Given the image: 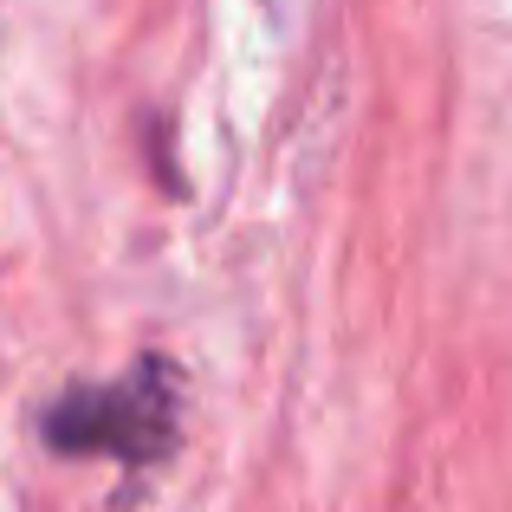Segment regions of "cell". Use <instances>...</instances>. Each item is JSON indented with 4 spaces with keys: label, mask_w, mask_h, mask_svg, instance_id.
Returning a JSON list of instances; mask_svg holds the SVG:
<instances>
[{
    "label": "cell",
    "mask_w": 512,
    "mask_h": 512,
    "mask_svg": "<svg viewBox=\"0 0 512 512\" xmlns=\"http://www.w3.org/2000/svg\"><path fill=\"white\" fill-rule=\"evenodd\" d=\"M175 428H182V396H175V370L163 357H143L117 383L65 389L39 415V435L52 454H117L130 467L169 461Z\"/></svg>",
    "instance_id": "6da1fadb"
}]
</instances>
